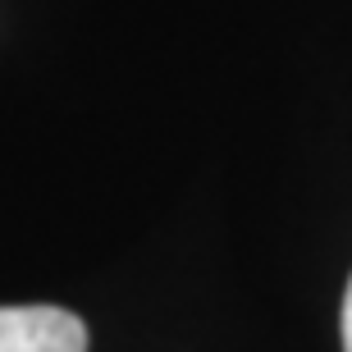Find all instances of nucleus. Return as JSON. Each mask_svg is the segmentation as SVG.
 <instances>
[{"label":"nucleus","instance_id":"2","mask_svg":"<svg viewBox=\"0 0 352 352\" xmlns=\"http://www.w3.org/2000/svg\"><path fill=\"white\" fill-rule=\"evenodd\" d=\"M343 352H352V279L348 293H343Z\"/></svg>","mask_w":352,"mask_h":352},{"label":"nucleus","instance_id":"1","mask_svg":"<svg viewBox=\"0 0 352 352\" xmlns=\"http://www.w3.org/2000/svg\"><path fill=\"white\" fill-rule=\"evenodd\" d=\"M0 352H87V325L65 307H0Z\"/></svg>","mask_w":352,"mask_h":352}]
</instances>
